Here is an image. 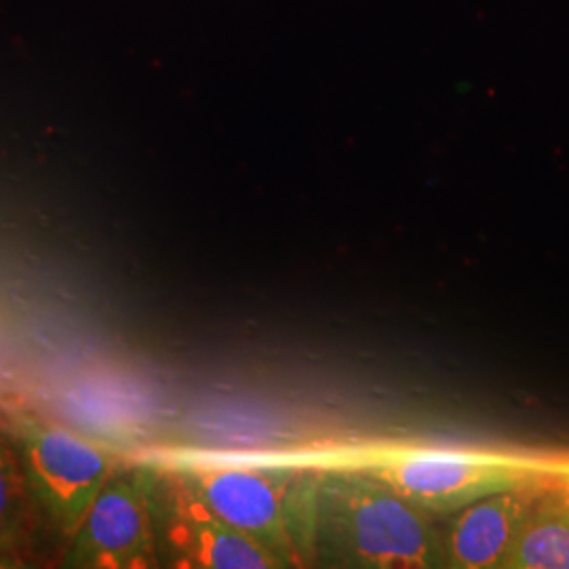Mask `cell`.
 <instances>
[{"instance_id":"obj_6","label":"cell","mask_w":569,"mask_h":569,"mask_svg":"<svg viewBox=\"0 0 569 569\" xmlns=\"http://www.w3.org/2000/svg\"><path fill=\"white\" fill-rule=\"evenodd\" d=\"M427 515H448L496 491L528 486L512 462L441 451H397L366 468Z\"/></svg>"},{"instance_id":"obj_5","label":"cell","mask_w":569,"mask_h":569,"mask_svg":"<svg viewBox=\"0 0 569 569\" xmlns=\"http://www.w3.org/2000/svg\"><path fill=\"white\" fill-rule=\"evenodd\" d=\"M66 568H159L150 467L119 468L70 533Z\"/></svg>"},{"instance_id":"obj_10","label":"cell","mask_w":569,"mask_h":569,"mask_svg":"<svg viewBox=\"0 0 569 569\" xmlns=\"http://www.w3.org/2000/svg\"><path fill=\"white\" fill-rule=\"evenodd\" d=\"M550 491H552L555 496H559L561 500L569 502V472L561 475V477L555 481V486L550 488Z\"/></svg>"},{"instance_id":"obj_3","label":"cell","mask_w":569,"mask_h":569,"mask_svg":"<svg viewBox=\"0 0 569 569\" xmlns=\"http://www.w3.org/2000/svg\"><path fill=\"white\" fill-rule=\"evenodd\" d=\"M13 430L34 502L70 538L96 496L119 470L117 456L58 422L21 416Z\"/></svg>"},{"instance_id":"obj_7","label":"cell","mask_w":569,"mask_h":569,"mask_svg":"<svg viewBox=\"0 0 569 569\" xmlns=\"http://www.w3.org/2000/svg\"><path fill=\"white\" fill-rule=\"evenodd\" d=\"M538 493L523 488L496 491L453 512L441 531L446 568H505L510 547Z\"/></svg>"},{"instance_id":"obj_8","label":"cell","mask_w":569,"mask_h":569,"mask_svg":"<svg viewBox=\"0 0 569 569\" xmlns=\"http://www.w3.org/2000/svg\"><path fill=\"white\" fill-rule=\"evenodd\" d=\"M505 568L569 569V502L552 491L536 498L510 547Z\"/></svg>"},{"instance_id":"obj_9","label":"cell","mask_w":569,"mask_h":569,"mask_svg":"<svg viewBox=\"0 0 569 569\" xmlns=\"http://www.w3.org/2000/svg\"><path fill=\"white\" fill-rule=\"evenodd\" d=\"M32 500L18 449L0 437V561L20 559L28 547Z\"/></svg>"},{"instance_id":"obj_4","label":"cell","mask_w":569,"mask_h":569,"mask_svg":"<svg viewBox=\"0 0 569 569\" xmlns=\"http://www.w3.org/2000/svg\"><path fill=\"white\" fill-rule=\"evenodd\" d=\"M159 561L186 569L283 568L270 550L230 528L186 488L176 470L150 468Z\"/></svg>"},{"instance_id":"obj_1","label":"cell","mask_w":569,"mask_h":569,"mask_svg":"<svg viewBox=\"0 0 569 569\" xmlns=\"http://www.w3.org/2000/svg\"><path fill=\"white\" fill-rule=\"evenodd\" d=\"M312 563L333 568H446L441 531L367 470H317Z\"/></svg>"},{"instance_id":"obj_2","label":"cell","mask_w":569,"mask_h":569,"mask_svg":"<svg viewBox=\"0 0 569 569\" xmlns=\"http://www.w3.org/2000/svg\"><path fill=\"white\" fill-rule=\"evenodd\" d=\"M207 509L277 555L283 568L312 563L317 470L268 465L173 468Z\"/></svg>"}]
</instances>
